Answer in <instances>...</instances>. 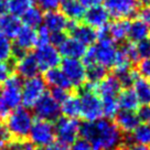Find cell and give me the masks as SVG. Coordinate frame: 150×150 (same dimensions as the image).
Instances as JSON below:
<instances>
[{
    "label": "cell",
    "instance_id": "5b68a950",
    "mask_svg": "<svg viewBox=\"0 0 150 150\" xmlns=\"http://www.w3.org/2000/svg\"><path fill=\"white\" fill-rule=\"evenodd\" d=\"M96 42H97L96 44L92 45L96 63L106 69L112 67L118 53L116 43L109 38V35L100 38Z\"/></svg>",
    "mask_w": 150,
    "mask_h": 150
},
{
    "label": "cell",
    "instance_id": "836d02e7",
    "mask_svg": "<svg viewBox=\"0 0 150 150\" xmlns=\"http://www.w3.org/2000/svg\"><path fill=\"white\" fill-rule=\"evenodd\" d=\"M13 57V44L11 39L0 33V61H9Z\"/></svg>",
    "mask_w": 150,
    "mask_h": 150
},
{
    "label": "cell",
    "instance_id": "c3c4849f",
    "mask_svg": "<svg viewBox=\"0 0 150 150\" xmlns=\"http://www.w3.org/2000/svg\"><path fill=\"white\" fill-rule=\"evenodd\" d=\"M65 33L63 32H57V33H51L50 34V43L53 44L54 47H59L62 42H63V40L65 39Z\"/></svg>",
    "mask_w": 150,
    "mask_h": 150
},
{
    "label": "cell",
    "instance_id": "f546056e",
    "mask_svg": "<svg viewBox=\"0 0 150 150\" xmlns=\"http://www.w3.org/2000/svg\"><path fill=\"white\" fill-rule=\"evenodd\" d=\"M130 134L131 141H134L135 144L150 147V124L148 122L139 124Z\"/></svg>",
    "mask_w": 150,
    "mask_h": 150
},
{
    "label": "cell",
    "instance_id": "d6986e66",
    "mask_svg": "<svg viewBox=\"0 0 150 150\" xmlns=\"http://www.w3.org/2000/svg\"><path fill=\"white\" fill-rule=\"evenodd\" d=\"M122 85L115 75L105 76L103 80L96 85V92L99 98L104 97H117L118 93L120 92Z\"/></svg>",
    "mask_w": 150,
    "mask_h": 150
},
{
    "label": "cell",
    "instance_id": "9c48e42d",
    "mask_svg": "<svg viewBox=\"0 0 150 150\" xmlns=\"http://www.w3.org/2000/svg\"><path fill=\"white\" fill-rule=\"evenodd\" d=\"M22 80L17 74H12L0 87V96L6 105L11 108H17L21 104V91Z\"/></svg>",
    "mask_w": 150,
    "mask_h": 150
},
{
    "label": "cell",
    "instance_id": "ac0fdd59",
    "mask_svg": "<svg viewBox=\"0 0 150 150\" xmlns=\"http://www.w3.org/2000/svg\"><path fill=\"white\" fill-rule=\"evenodd\" d=\"M86 45L77 41L73 37H65L63 42L57 47L60 55L64 59H79L81 60L86 52Z\"/></svg>",
    "mask_w": 150,
    "mask_h": 150
},
{
    "label": "cell",
    "instance_id": "6da1fadb",
    "mask_svg": "<svg viewBox=\"0 0 150 150\" xmlns=\"http://www.w3.org/2000/svg\"><path fill=\"white\" fill-rule=\"evenodd\" d=\"M80 134L93 150H117L122 142V131L109 119H97L81 125Z\"/></svg>",
    "mask_w": 150,
    "mask_h": 150
},
{
    "label": "cell",
    "instance_id": "ffe728a7",
    "mask_svg": "<svg viewBox=\"0 0 150 150\" xmlns=\"http://www.w3.org/2000/svg\"><path fill=\"white\" fill-rule=\"evenodd\" d=\"M116 120V126L120 131L130 134L139 124L140 119L138 117L137 112H130V110H120L117 112V115L115 116Z\"/></svg>",
    "mask_w": 150,
    "mask_h": 150
},
{
    "label": "cell",
    "instance_id": "b9f144b4",
    "mask_svg": "<svg viewBox=\"0 0 150 150\" xmlns=\"http://www.w3.org/2000/svg\"><path fill=\"white\" fill-rule=\"evenodd\" d=\"M50 34H51V33L47 31V29L45 28V27L41 25L40 28H38L37 29V45L50 43Z\"/></svg>",
    "mask_w": 150,
    "mask_h": 150
},
{
    "label": "cell",
    "instance_id": "681fc988",
    "mask_svg": "<svg viewBox=\"0 0 150 150\" xmlns=\"http://www.w3.org/2000/svg\"><path fill=\"white\" fill-rule=\"evenodd\" d=\"M43 150H69V148H67V146L60 141H53L52 144L44 147Z\"/></svg>",
    "mask_w": 150,
    "mask_h": 150
},
{
    "label": "cell",
    "instance_id": "7dc6e473",
    "mask_svg": "<svg viewBox=\"0 0 150 150\" xmlns=\"http://www.w3.org/2000/svg\"><path fill=\"white\" fill-rule=\"evenodd\" d=\"M138 117L140 119V122L142 120L144 122H150V105H142V107L138 108V112H137Z\"/></svg>",
    "mask_w": 150,
    "mask_h": 150
},
{
    "label": "cell",
    "instance_id": "ee69618b",
    "mask_svg": "<svg viewBox=\"0 0 150 150\" xmlns=\"http://www.w3.org/2000/svg\"><path fill=\"white\" fill-rule=\"evenodd\" d=\"M50 94H51L52 97L55 99L59 104H61L62 102L70 95V94H69V91L63 89V88H56V87H52L51 93Z\"/></svg>",
    "mask_w": 150,
    "mask_h": 150
},
{
    "label": "cell",
    "instance_id": "8d00e7d4",
    "mask_svg": "<svg viewBox=\"0 0 150 150\" xmlns=\"http://www.w3.org/2000/svg\"><path fill=\"white\" fill-rule=\"evenodd\" d=\"M120 51L128 57V60L131 63H135V62L139 61V56H138V52H137V45L136 43L134 42H128L125 43L122 47Z\"/></svg>",
    "mask_w": 150,
    "mask_h": 150
},
{
    "label": "cell",
    "instance_id": "8fae6325",
    "mask_svg": "<svg viewBox=\"0 0 150 150\" xmlns=\"http://www.w3.org/2000/svg\"><path fill=\"white\" fill-rule=\"evenodd\" d=\"M104 7L112 18L127 20L135 17L139 10L136 0H105Z\"/></svg>",
    "mask_w": 150,
    "mask_h": 150
},
{
    "label": "cell",
    "instance_id": "4316f807",
    "mask_svg": "<svg viewBox=\"0 0 150 150\" xmlns=\"http://www.w3.org/2000/svg\"><path fill=\"white\" fill-rule=\"evenodd\" d=\"M44 12L38 6H32L30 9L25 11V13L20 18L23 25L32 29L40 28L43 24Z\"/></svg>",
    "mask_w": 150,
    "mask_h": 150
},
{
    "label": "cell",
    "instance_id": "f907efd6",
    "mask_svg": "<svg viewBox=\"0 0 150 150\" xmlns=\"http://www.w3.org/2000/svg\"><path fill=\"white\" fill-rule=\"evenodd\" d=\"M9 112H10V108L6 105L4 99L1 98V96H0V119L1 120H5V118L9 115Z\"/></svg>",
    "mask_w": 150,
    "mask_h": 150
},
{
    "label": "cell",
    "instance_id": "f35d334b",
    "mask_svg": "<svg viewBox=\"0 0 150 150\" xmlns=\"http://www.w3.org/2000/svg\"><path fill=\"white\" fill-rule=\"evenodd\" d=\"M137 73L146 80L150 81V56L146 59H141L138 62V71Z\"/></svg>",
    "mask_w": 150,
    "mask_h": 150
},
{
    "label": "cell",
    "instance_id": "4dcf8cb0",
    "mask_svg": "<svg viewBox=\"0 0 150 150\" xmlns=\"http://www.w3.org/2000/svg\"><path fill=\"white\" fill-rule=\"evenodd\" d=\"M32 6H34V0H7V12L21 18Z\"/></svg>",
    "mask_w": 150,
    "mask_h": 150
},
{
    "label": "cell",
    "instance_id": "7bdbcfd3",
    "mask_svg": "<svg viewBox=\"0 0 150 150\" xmlns=\"http://www.w3.org/2000/svg\"><path fill=\"white\" fill-rule=\"evenodd\" d=\"M11 135H10L9 130L7 129V127L4 122H0V150L5 147L10 140H11Z\"/></svg>",
    "mask_w": 150,
    "mask_h": 150
},
{
    "label": "cell",
    "instance_id": "cb8c5ba5",
    "mask_svg": "<svg viewBox=\"0 0 150 150\" xmlns=\"http://www.w3.org/2000/svg\"><path fill=\"white\" fill-rule=\"evenodd\" d=\"M61 12L70 21H80L83 19L85 13V8L80 4L79 0H62L61 2Z\"/></svg>",
    "mask_w": 150,
    "mask_h": 150
},
{
    "label": "cell",
    "instance_id": "bcb514c9",
    "mask_svg": "<svg viewBox=\"0 0 150 150\" xmlns=\"http://www.w3.org/2000/svg\"><path fill=\"white\" fill-rule=\"evenodd\" d=\"M138 19L145 22L150 28V6H142V8L138 10Z\"/></svg>",
    "mask_w": 150,
    "mask_h": 150
},
{
    "label": "cell",
    "instance_id": "d6a6232c",
    "mask_svg": "<svg viewBox=\"0 0 150 150\" xmlns=\"http://www.w3.org/2000/svg\"><path fill=\"white\" fill-rule=\"evenodd\" d=\"M102 102V109H103V116L109 118H115L119 112V106L117 104V97H104L100 98Z\"/></svg>",
    "mask_w": 150,
    "mask_h": 150
},
{
    "label": "cell",
    "instance_id": "8992f818",
    "mask_svg": "<svg viewBox=\"0 0 150 150\" xmlns=\"http://www.w3.org/2000/svg\"><path fill=\"white\" fill-rule=\"evenodd\" d=\"M47 91V83L42 77L34 76L22 83L21 104L24 108H32Z\"/></svg>",
    "mask_w": 150,
    "mask_h": 150
},
{
    "label": "cell",
    "instance_id": "44dd1931",
    "mask_svg": "<svg viewBox=\"0 0 150 150\" xmlns=\"http://www.w3.org/2000/svg\"><path fill=\"white\" fill-rule=\"evenodd\" d=\"M44 82L49 84L51 87H56V88H63L69 91L71 87H73L70 81L67 80L65 74L60 67H54L51 70H47L44 72Z\"/></svg>",
    "mask_w": 150,
    "mask_h": 150
},
{
    "label": "cell",
    "instance_id": "3957f363",
    "mask_svg": "<svg viewBox=\"0 0 150 150\" xmlns=\"http://www.w3.org/2000/svg\"><path fill=\"white\" fill-rule=\"evenodd\" d=\"M4 124L12 139H27L33 122V117L28 108L17 107L5 118Z\"/></svg>",
    "mask_w": 150,
    "mask_h": 150
},
{
    "label": "cell",
    "instance_id": "816d5d0a",
    "mask_svg": "<svg viewBox=\"0 0 150 150\" xmlns=\"http://www.w3.org/2000/svg\"><path fill=\"white\" fill-rule=\"evenodd\" d=\"M80 4L85 9H88V8H92V7H95V6H98L103 2V0H79Z\"/></svg>",
    "mask_w": 150,
    "mask_h": 150
},
{
    "label": "cell",
    "instance_id": "f1b7e54d",
    "mask_svg": "<svg viewBox=\"0 0 150 150\" xmlns=\"http://www.w3.org/2000/svg\"><path fill=\"white\" fill-rule=\"evenodd\" d=\"M60 110L63 116L69 118H76L80 116V100L77 96L69 95L61 104H60Z\"/></svg>",
    "mask_w": 150,
    "mask_h": 150
},
{
    "label": "cell",
    "instance_id": "1f68e13d",
    "mask_svg": "<svg viewBox=\"0 0 150 150\" xmlns=\"http://www.w3.org/2000/svg\"><path fill=\"white\" fill-rule=\"evenodd\" d=\"M107 75V69L99 64L86 66V81L89 84L97 85Z\"/></svg>",
    "mask_w": 150,
    "mask_h": 150
},
{
    "label": "cell",
    "instance_id": "e575fe53",
    "mask_svg": "<svg viewBox=\"0 0 150 150\" xmlns=\"http://www.w3.org/2000/svg\"><path fill=\"white\" fill-rule=\"evenodd\" d=\"M2 150H38L30 139H11Z\"/></svg>",
    "mask_w": 150,
    "mask_h": 150
},
{
    "label": "cell",
    "instance_id": "484cf974",
    "mask_svg": "<svg viewBox=\"0 0 150 150\" xmlns=\"http://www.w3.org/2000/svg\"><path fill=\"white\" fill-rule=\"evenodd\" d=\"M117 104L119 106V109L130 110V112H135L136 109L139 108V105H140L134 89L129 87L122 89L118 93Z\"/></svg>",
    "mask_w": 150,
    "mask_h": 150
},
{
    "label": "cell",
    "instance_id": "f6af8a7d",
    "mask_svg": "<svg viewBox=\"0 0 150 150\" xmlns=\"http://www.w3.org/2000/svg\"><path fill=\"white\" fill-rule=\"evenodd\" d=\"M69 150H93V148L89 145L88 141H86L84 138H82V139H76L73 144H71Z\"/></svg>",
    "mask_w": 150,
    "mask_h": 150
},
{
    "label": "cell",
    "instance_id": "d4e9b609",
    "mask_svg": "<svg viewBox=\"0 0 150 150\" xmlns=\"http://www.w3.org/2000/svg\"><path fill=\"white\" fill-rule=\"evenodd\" d=\"M128 38L134 43L148 40L150 39V28L145 22H142L140 19H135L131 22H129Z\"/></svg>",
    "mask_w": 150,
    "mask_h": 150
},
{
    "label": "cell",
    "instance_id": "9a60e30c",
    "mask_svg": "<svg viewBox=\"0 0 150 150\" xmlns=\"http://www.w3.org/2000/svg\"><path fill=\"white\" fill-rule=\"evenodd\" d=\"M67 31L71 33V37L83 43L86 47H91L97 41V31L87 24H81L76 21H70Z\"/></svg>",
    "mask_w": 150,
    "mask_h": 150
},
{
    "label": "cell",
    "instance_id": "9f6ffc18",
    "mask_svg": "<svg viewBox=\"0 0 150 150\" xmlns=\"http://www.w3.org/2000/svg\"><path fill=\"white\" fill-rule=\"evenodd\" d=\"M149 124H150V122H149Z\"/></svg>",
    "mask_w": 150,
    "mask_h": 150
},
{
    "label": "cell",
    "instance_id": "4fadbf2b",
    "mask_svg": "<svg viewBox=\"0 0 150 150\" xmlns=\"http://www.w3.org/2000/svg\"><path fill=\"white\" fill-rule=\"evenodd\" d=\"M13 57L29 52L37 47V29L25 27L22 24L18 33L13 37Z\"/></svg>",
    "mask_w": 150,
    "mask_h": 150
},
{
    "label": "cell",
    "instance_id": "52a82bcc",
    "mask_svg": "<svg viewBox=\"0 0 150 150\" xmlns=\"http://www.w3.org/2000/svg\"><path fill=\"white\" fill-rule=\"evenodd\" d=\"M33 55L35 57L39 70L42 72L57 67L62 61V56L60 55L57 47L51 43L37 45Z\"/></svg>",
    "mask_w": 150,
    "mask_h": 150
},
{
    "label": "cell",
    "instance_id": "277c9868",
    "mask_svg": "<svg viewBox=\"0 0 150 150\" xmlns=\"http://www.w3.org/2000/svg\"><path fill=\"white\" fill-rule=\"evenodd\" d=\"M30 141L38 148H44L52 144L55 139L54 125L51 122L37 118L33 119L32 126L29 132Z\"/></svg>",
    "mask_w": 150,
    "mask_h": 150
},
{
    "label": "cell",
    "instance_id": "30bf717a",
    "mask_svg": "<svg viewBox=\"0 0 150 150\" xmlns=\"http://www.w3.org/2000/svg\"><path fill=\"white\" fill-rule=\"evenodd\" d=\"M63 73L72 86L81 87L86 83V67L79 59H64L60 63Z\"/></svg>",
    "mask_w": 150,
    "mask_h": 150
},
{
    "label": "cell",
    "instance_id": "e0dca14e",
    "mask_svg": "<svg viewBox=\"0 0 150 150\" xmlns=\"http://www.w3.org/2000/svg\"><path fill=\"white\" fill-rule=\"evenodd\" d=\"M43 27L47 29L50 33L65 32L70 25V20L59 10L47 11L43 17Z\"/></svg>",
    "mask_w": 150,
    "mask_h": 150
},
{
    "label": "cell",
    "instance_id": "7a4b0ae2",
    "mask_svg": "<svg viewBox=\"0 0 150 150\" xmlns=\"http://www.w3.org/2000/svg\"><path fill=\"white\" fill-rule=\"evenodd\" d=\"M77 97L80 100V116L86 122H95L102 118V102L96 92V85L86 83Z\"/></svg>",
    "mask_w": 150,
    "mask_h": 150
},
{
    "label": "cell",
    "instance_id": "ab89813d",
    "mask_svg": "<svg viewBox=\"0 0 150 150\" xmlns=\"http://www.w3.org/2000/svg\"><path fill=\"white\" fill-rule=\"evenodd\" d=\"M12 75V66L9 61H0V85Z\"/></svg>",
    "mask_w": 150,
    "mask_h": 150
},
{
    "label": "cell",
    "instance_id": "11a10c76",
    "mask_svg": "<svg viewBox=\"0 0 150 150\" xmlns=\"http://www.w3.org/2000/svg\"><path fill=\"white\" fill-rule=\"evenodd\" d=\"M138 2V5L142 6H150V0H136Z\"/></svg>",
    "mask_w": 150,
    "mask_h": 150
},
{
    "label": "cell",
    "instance_id": "7c38bea8",
    "mask_svg": "<svg viewBox=\"0 0 150 150\" xmlns=\"http://www.w3.org/2000/svg\"><path fill=\"white\" fill-rule=\"evenodd\" d=\"M33 108H34V114L37 118L47 120V122L56 120L61 112L60 104L52 97L50 93L43 94L41 98L33 106Z\"/></svg>",
    "mask_w": 150,
    "mask_h": 150
},
{
    "label": "cell",
    "instance_id": "db71d44e",
    "mask_svg": "<svg viewBox=\"0 0 150 150\" xmlns=\"http://www.w3.org/2000/svg\"><path fill=\"white\" fill-rule=\"evenodd\" d=\"M7 12V0H0V16Z\"/></svg>",
    "mask_w": 150,
    "mask_h": 150
},
{
    "label": "cell",
    "instance_id": "2e32d148",
    "mask_svg": "<svg viewBox=\"0 0 150 150\" xmlns=\"http://www.w3.org/2000/svg\"><path fill=\"white\" fill-rule=\"evenodd\" d=\"M109 19H110V16L108 13V11L104 6L100 5L85 10L84 17H83L85 24L92 27L95 30L107 27L109 23Z\"/></svg>",
    "mask_w": 150,
    "mask_h": 150
},
{
    "label": "cell",
    "instance_id": "74e56055",
    "mask_svg": "<svg viewBox=\"0 0 150 150\" xmlns=\"http://www.w3.org/2000/svg\"><path fill=\"white\" fill-rule=\"evenodd\" d=\"M37 6L43 12L57 10L61 6L62 0H35Z\"/></svg>",
    "mask_w": 150,
    "mask_h": 150
},
{
    "label": "cell",
    "instance_id": "7402d4cb",
    "mask_svg": "<svg viewBox=\"0 0 150 150\" xmlns=\"http://www.w3.org/2000/svg\"><path fill=\"white\" fill-rule=\"evenodd\" d=\"M129 21L127 19H115L112 23L107 25L108 35L115 43L124 42L128 38Z\"/></svg>",
    "mask_w": 150,
    "mask_h": 150
},
{
    "label": "cell",
    "instance_id": "83f0119b",
    "mask_svg": "<svg viewBox=\"0 0 150 150\" xmlns=\"http://www.w3.org/2000/svg\"><path fill=\"white\" fill-rule=\"evenodd\" d=\"M132 89L139 103L142 105H150V81L138 76L132 84Z\"/></svg>",
    "mask_w": 150,
    "mask_h": 150
},
{
    "label": "cell",
    "instance_id": "603a6c76",
    "mask_svg": "<svg viewBox=\"0 0 150 150\" xmlns=\"http://www.w3.org/2000/svg\"><path fill=\"white\" fill-rule=\"evenodd\" d=\"M21 27L22 22L18 17H14L8 12L0 16V33L9 39H13Z\"/></svg>",
    "mask_w": 150,
    "mask_h": 150
},
{
    "label": "cell",
    "instance_id": "5bb4252c",
    "mask_svg": "<svg viewBox=\"0 0 150 150\" xmlns=\"http://www.w3.org/2000/svg\"><path fill=\"white\" fill-rule=\"evenodd\" d=\"M14 71L21 79H31L39 74V66L33 53L24 52L14 57Z\"/></svg>",
    "mask_w": 150,
    "mask_h": 150
},
{
    "label": "cell",
    "instance_id": "60d3db41",
    "mask_svg": "<svg viewBox=\"0 0 150 150\" xmlns=\"http://www.w3.org/2000/svg\"><path fill=\"white\" fill-rule=\"evenodd\" d=\"M136 45H137V52H138L139 60L149 57L150 56V39L136 43Z\"/></svg>",
    "mask_w": 150,
    "mask_h": 150
},
{
    "label": "cell",
    "instance_id": "ba28073f",
    "mask_svg": "<svg viewBox=\"0 0 150 150\" xmlns=\"http://www.w3.org/2000/svg\"><path fill=\"white\" fill-rule=\"evenodd\" d=\"M80 129L81 124L76 118H69L65 116L57 118L54 125L55 137H57L60 142L66 146L73 144L77 139Z\"/></svg>",
    "mask_w": 150,
    "mask_h": 150
},
{
    "label": "cell",
    "instance_id": "f5cc1de1",
    "mask_svg": "<svg viewBox=\"0 0 150 150\" xmlns=\"http://www.w3.org/2000/svg\"><path fill=\"white\" fill-rule=\"evenodd\" d=\"M125 150H150V147L144 145H139V144H131V145L127 146V148Z\"/></svg>",
    "mask_w": 150,
    "mask_h": 150
},
{
    "label": "cell",
    "instance_id": "d590c367",
    "mask_svg": "<svg viewBox=\"0 0 150 150\" xmlns=\"http://www.w3.org/2000/svg\"><path fill=\"white\" fill-rule=\"evenodd\" d=\"M115 76L118 79L120 85H122V86H125V88H127V87H129V86H132L134 82H135L137 77L139 76V74L137 73V71H134L130 69V70L126 71V72H124V73L115 75Z\"/></svg>",
    "mask_w": 150,
    "mask_h": 150
}]
</instances>
